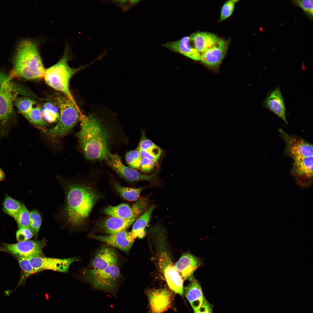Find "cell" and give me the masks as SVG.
<instances>
[{
  "mask_svg": "<svg viewBox=\"0 0 313 313\" xmlns=\"http://www.w3.org/2000/svg\"><path fill=\"white\" fill-rule=\"evenodd\" d=\"M111 118L95 113L81 116L80 128L77 136L88 160L106 161L114 147L127 143L122 128Z\"/></svg>",
  "mask_w": 313,
  "mask_h": 313,
  "instance_id": "cell-1",
  "label": "cell"
},
{
  "mask_svg": "<svg viewBox=\"0 0 313 313\" xmlns=\"http://www.w3.org/2000/svg\"><path fill=\"white\" fill-rule=\"evenodd\" d=\"M66 190V221L72 227L79 226L88 218L100 195L90 187L75 182L67 184Z\"/></svg>",
  "mask_w": 313,
  "mask_h": 313,
  "instance_id": "cell-2",
  "label": "cell"
},
{
  "mask_svg": "<svg viewBox=\"0 0 313 313\" xmlns=\"http://www.w3.org/2000/svg\"><path fill=\"white\" fill-rule=\"evenodd\" d=\"M46 69L39 49L37 41L30 39L22 41L19 45L14 67L10 78L27 80L43 78Z\"/></svg>",
  "mask_w": 313,
  "mask_h": 313,
  "instance_id": "cell-3",
  "label": "cell"
},
{
  "mask_svg": "<svg viewBox=\"0 0 313 313\" xmlns=\"http://www.w3.org/2000/svg\"><path fill=\"white\" fill-rule=\"evenodd\" d=\"M19 93L37 98L26 89L17 87L9 76L0 72V138L8 136L11 127L14 124L13 104Z\"/></svg>",
  "mask_w": 313,
  "mask_h": 313,
  "instance_id": "cell-4",
  "label": "cell"
},
{
  "mask_svg": "<svg viewBox=\"0 0 313 313\" xmlns=\"http://www.w3.org/2000/svg\"><path fill=\"white\" fill-rule=\"evenodd\" d=\"M70 56L69 49L67 47L60 60L55 64L46 69L43 78L48 85L63 93L71 101L77 109L80 110L70 90V81L77 72L95 61L82 67L73 68L70 67L68 63Z\"/></svg>",
  "mask_w": 313,
  "mask_h": 313,
  "instance_id": "cell-5",
  "label": "cell"
},
{
  "mask_svg": "<svg viewBox=\"0 0 313 313\" xmlns=\"http://www.w3.org/2000/svg\"><path fill=\"white\" fill-rule=\"evenodd\" d=\"M56 103L60 113L58 123L53 127L43 130L48 136L53 139L64 136L69 132L83 114L64 95L58 97Z\"/></svg>",
  "mask_w": 313,
  "mask_h": 313,
  "instance_id": "cell-6",
  "label": "cell"
},
{
  "mask_svg": "<svg viewBox=\"0 0 313 313\" xmlns=\"http://www.w3.org/2000/svg\"><path fill=\"white\" fill-rule=\"evenodd\" d=\"M84 277L95 288L114 294L119 286L121 274L117 265L102 269H92L85 272Z\"/></svg>",
  "mask_w": 313,
  "mask_h": 313,
  "instance_id": "cell-7",
  "label": "cell"
},
{
  "mask_svg": "<svg viewBox=\"0 0 313 313\" xmlns=\"http://www.w3.org/2000/svg\"><path fill=\"white\" fill-rule=\"evenodd\" d=\"M157 252V263L169 288L174 292L183 296V282L175 269L169 254L163 246L162 241H159Z\"/></svg>",
  "mask_w": 313,
  "mask_h": 313,
  "instance_id": "cell-8",
  "label": "cell"
},
{
  "mask_svg": "<svg viewBox=\"0 0 313 313\" xmlns=\"http://www.w3.org/2000/svg\"><path fill=\"white\" fill-rule=\"evenodd\" d=\"M109 165L120 176L130 181L146 180L151 183L157 181L158 169L153 174L145 175L125 165L121 157L117 153H112L106 161Z\"/></svg>",
  "mask_w": 313,
  "mask_h": 313,
  "instance_id": "cell-9",
  "label": "cell"
},
{
  "mask_svg": "<svg viewBox=\"0 0 313 313\" xmlns=\"http://www.w3.org/2000/svg\"><path fill=\"white\" fill-rule=\"evenodd\" d=\"M28 259L36 273L45 270L67 272L71 264L78 260L76 257L59 259L40 256Z\"/></svg>",
  "mask_w": 313,
  "mask_h": 313,
  "instance_id": "cell-10",
  "label": "cell"
},
{
  "mask_svg": "<svg viewBox=\"0 0 313 313\" xmlns=\"http://www.w3.org/2000/svg\"><path fill=\"white\" fill-rule=\"evenodd\" d=\"M279 131L285 142V153L293 160L313 155L312 144L303 139L290 135L281 129Z\"/></svg>",
  "mask_w": 313,
  "mask_h": 313,
  "instance_id": "cell-11",
  "label": "cell"
},
{
  "mask_svg": "<svg viewBox=\"0 0 313 313\" xmlns=\"http://www.w3.org/2000/svg\"><path fill=\"white\" fill-rule=\"evenodd\" d=\"M46 245L44 239L39 241L27 240L4 245L8 251L19 257L30 258L43 256L42 249Z\"/></svg>",
  "mask_w": 313,
  "mask_h": 313,
  "instance_id": "cell-12",
  "label": "cell"
},
{
  "mask_svg": "<svg viewBox=\"0 0 313 313\" xmlns=\"http://www.w3.org/2000/svg\"><path fill=\"white\" fill-rule=\"evenodd\" d=\"M147 294L151 313H163L170 306L172 296L167 288L150 290Z\"/></svg>",
  "mask_w": 313,
  "mask_h": 313,
  "instance_id": "cell-13",
  "label": "cell"
},
{
  "mask_svg": "<svg viewBox=\"0 0 313 313\" xmlns=\"http://www.w3.org/2000/svg\"><path fill=\"white\" fill-rule=\"evenodd\" d=\"M91 238L105 243L128 254L136 239L130 232L123 231L107 235L91 234Z\"/></svg>",
  "mask_w": 313,
  "mask_h": 313,
  "instance_id": "cell-14",
  "label": "cell"
},
{
  "mask_svg": "<svg viewBox=\"0 0 313 313\" xmlns=\"http://www.w3.org/2000/svg\"><path fill=\"white\" fill-rule=\"evenodd\" d=\"M228 45V41L220 39L213 46L201 53V61L211 69L217 70L225 57Z\"/></svg>",
  "mask_w": 313,
  "mask_h": 313,
  "instance_id": "cell-15",
  "label": "cell"
},
{
  "mask_svg": "<svg viewBox=\"0 0 313 313\" xmlns=\"http://www.w3.org/2000/svg\"><path fill=\"white\" fill-rule=\"evenodd\" d=\"M294 160L292 172L297 181L304 185L310 183L313 176V155Z\"/></svg>",
  "mask_w": 313,
  "mask_h": 313,
  "instance_id": "cell-16",
  "label": "cell"
},
{
  "mask_svg": "<svg viewBox=\"0 0 313 313\" xmlns=\"http://www.w3.org/2000/svg\"><path fill=\"white\" fill-rule=\"evenodd\" d=\"M201 264L199 258L190 254L185 253L174 264V266L183 281H190L194 278V272Z\"/></svg>",
  "mask_w": 313,
  "mask_h": 313,
  "instance_id": "cell-17",
  "label": "cell"
},
{
  "mask_svg": "<svg viewBox=\"0 0 313 313\" xmlns=\"http://www.w3.org/2000/svg\"><path fill=\"white\" fill-rule=\"evenodd\" d=\"M263 105L287 123L284 100L279 87L268 93Z\"/></svg>",
  "mask_w": 313,
  "mask_h": 313,
  "instance_id": "cell-18",
  "label": "cell"
},
{
  "mask_svg": "<svg viewBox=\"0 0 313 313\" xmlns=\"http://www.w3.org/2000/svg\"><path fill=\"white\" fill-rule=\"evenodd\" d=\"M118 258L115 250L109 247L100 248L91 262L93 269H102L113 265H117Z\"/></svg>",
  "mask_w": 313,
  "mask_h": 313,
  "instance_id": "cell-19",
  "label": "cell"
},
{
  "mask_svg": "<svg viewBox=\"0 0 313 313\" xmlns=\"http://www.w3.org/2000/svg\"><path fill=\"white\" fill-rule=\"evenodd\" d=\"M191 39L185 37L175 41L168 42L164 46L171 50L185 55L195 60H201V54L190 44Z\"/></svg>",
  "mask_w": 313,
  "mask_h": 313,
  "instance_id": "cell-20",
  "label": "cell"
},
{
  "mask_svg": "<svg viewBox=\"0 0 313 313\" xmlns=\"http://www.w3.org/2000/svg\"><path fill=\"white\" fill-rule=\"evenodd\" d=\"M183 294L194 312L200 307L205 298L200 285L194 278L183 288Z\"/></svg>",
  "mask_w": 313,
  "mask_h": 313,
  "instance_id": "cell-21",
  "label": "cell"
},
{
  "mask_svg": "<svg viewBox=\"0 0 313 313\" xmlns=\"http://www.w3.org/2000/svg\"><path fill=\"white\" fill-rule=\"evenodd\" d=\"M190 37L194 48L201 54L213 46L220 39L214 34L205 32L195 33Z\"/></svg>",
  "mask_w": 313,
  "mask_h": 313,
  "instance_id": "cell-22",
  "label": "cell"
},
{
  "mask_svg": "<svg viewBox=\"0 0 313 313\" xmlns=\"http://www.w3.org/2000/svg\"><path fill=\"white\" fill-rule=\"evenodd\" d=\"M136 219L135 218L126 219L112 217L105 220L102 228L105 232L109 234H115L126 231Z\"/></svg>",
  "mask_w": 313,
  "mask_h": 313,
  "instance_id": "cell-23",
  "label": "cell"
},
{
  "mask_svg": "<svg viewBox=\"0 0 313 313\" xmlns=\"http://www.w3.org/2000/svg\"><path fill=\"white\" fill-rule=\"evenodd\" d=\"M106 214L112 217L128 219L137 218L132 208L127 204L122 203L116 206H110L104 210Z\"/></svg>",
  "mask_w": 313,
  "mask_h": 313,
  "instance_id": "cell-24",
  "label": "cell"
},
{
  "mask_svg": "<svg viewBox=\"0 0 313 313\" xmlns=\"http://www.w3.org/2000/svg\"><path fill=\"white\" fill-rule=\"evenodd\" d=\"M152 206L150 208L144 213L139 216L133 225L132 229L130 232L136 239L137 237L143 238L145 236V229L150 219L152 212L154 208Z\"/></svg>",
  "mask_w": 313,
  "mask_h": 313,
  "instance_id": "cell-25",
  "label": "cell"
},
{
  "mask_svg": "<svg viewBox=\"0 0 313 313\" xmlns=\"http://www.w3.org/2000/svg\"><path fill=\"white\" fill-rule=\"evenodd\" d=\"M42 118L47 123L57 122L59 118L60 113L56 103L50 101L44 103L41 107Z\"/></svg>",
  "mask_w": 313,
  "mask_h": 313,
  "instance_id": "cell-26",
  "label": "cell"
},
{
  "mask_svg": "<svg viewBox=\"0 0 313 313\" xmlns=\"http://www.w3.org/2000/svg\"><path fill=\"white\" fill-rule=\"evenodd\" d=\"M2 205L3 212L16 221L21 207L20 202L8 195H6Z\"/></svg>",
  "mask_w": 313,
  "mask_h": 313,
  "instance_id": "cell-27",
  "label": "cell"
},
{
  "mask_svg": "<svg viewBox=\"0 0 313 313\" xmlns=\"http://www.w3.org/2000/svg\"><path fill=\"white\" fill-rule=\"evenodd\" d=\"M137 149L145 150L153 156L159 159L162 150L145 136L144 131L142 130V135Z\"/></svg>",
  "mask_w": 313,
  "mask_h": 313,
  "instance_id": "cell-28",
  "label": "cell"
},
{
  "mask_svg": "<svg viewBox=\"0 0 313 313\" xmlns=\"http://www.w3.org/2000/svg\"><path fill=\"white\" fill-rule=\"evenodd\" d=\"M114 186L120 195L129 201L137 200L143 189L142 188H133L124 187L117 183L115 184Z\"/></svg>",
  "mask_w": 313,
  "mask_h": 313,
  "instance_id": "cell-29",
  "label": "cell"
},
{
  "mask_svg": "<svg viewBox=\"0 0 313 313\" xmlns=\"http://www.w3.org/2000/svg\"><path fill=\"white\" fill-rule=\"evenodd\" d=\"M30 122L34 125L42 127L48 124L43 119L41 112V106L37 105L33 108L24 115Z\"/></svg>",
  "mask_w": 313,
  "mask_h": 313,
  "instance_id": "cell-30",
  "label": "cell"
},
{
  "mask_svg": "<svg viewBox=\"0 0 313 313\" xmlns=\"http://www.w3.org/2000/svg\"><path fill=\"white\" fill-rule=\"evenodd\" d=\"M36 102L32 98L25 97L16 99L15 104L19 111L24 116L33 108Z\"/></svg>",
  "mask_w": 313,
  "mask_h": 313,
  "instance_id": "cell-31",
  "label": "cell"
},
{
  "mask_svg": "<svg viewBox=\"0 0 313 313\" xmlns=\"http://www.w3.org/2000/svg\"><path fill=\"white\" fill-rule=\"evenodd\" d=\"M141 158L137 149L128 151L125 154V160L129 167L136 170L140 168Z\"/></svg>",
  "mask_w": 313,
  "mask_h": 313,
  "instance_id": "cell-32",
  "label": "cell"
},
{
  "mask_svg": "<svg viewBox=\"0 0 313 313\" xmlns=\"http://www.w3.org/2000/svg\"><path fill=\"white\" fill-rule=\"evenodd\" d=\"M30 212L23 203H21V209L18 216L17 222L19 229L29 228Z\"/></svg>",
  "mask_w": 313,
  "mask_h": 313,
  "instance_id": "cell-33",
  "label": "cell"
},
{
  "mask_svg": "<svg viewBox=\"0 0 313 313\" xmlns=\"http://www.w3.org/2000/svg\"><path fill=\"white\" fill-rule=\"evenodd\" d=\"M30 227L36 235L38 234L42 223L41 217L39 213L35 210L30 212Z\"/></svg>",
  "mask_w": 313,
  "mask_h": 313,
  "instance_id": "cell-34",
  "label": "cell"
},
{
  "mask_svg": "<svg viewBox=\"0 0 313 313\" xmlns=\"http://www.w3.org/2000/svg\"><path fill=\"white\" fill-rule=\"evenodd\" d=\"M18 261L19 265L24 274L19 282V285L26 278L36 272L28 258L19 257Z\"/></svg>",
  "mask_w": 313,
  "mask_h": 313,
  "instance_id": "cell-35",
  "label": "cell"
},
{
  "mask_svg": "<svg viewBox=\"0 0 313 313\" xmlns=\"http://www.w3.org/2000/svg\"><path fill=\"white\" fill-rule=\"evenodd\" d=\"M239 1L230 0L227 1L221 9L220 21H223L230 17L232 14L235 4Z\"/></svg>",
  "mask_w": 313,
  "mask_h": 313,
  "instance_id": "cell-36",
  "label": "cell"
},
{
  "mask_svg": "<svg viewBox=\"0 0 313 313\" xmlns=\"http://www.w3.org/2000/svg\"><path fill=\"white\" fill-rule=\"evenodd\" d=\"M148 205L147 199L142 198L137 201L133 205L132 208L134 214L137 218L140 216L142 213H144L146 210Z\"/></svg>",
  "mask_w": 313,
  "mask_h": 313,
  "instance_id": "cell-37",
  "label": "cell"
},
{
  "mask_svg": "<svg viewBox=\"0 0 313 313\" xmlns=\"http://www.w3.org/2000/svg\"><path fill=\"white\" fill-rule=\"evenodd\" d=\"M294 2L300 7L311 18H313L312 0H296Z\"/></svg>",
  "mask_w": 313,
  "mask_h": 313,
  "instance_id": "cell-38",
  "label": "cell"
},
{
  "mask_svg": "<svg viewBox=\"0 0 313 313\" xmlns=\"http://www.w3.org/2000/svg\"><path fill=\"white\" fill-rule=\"evenodd\" d=\"M34 234L30 228H19L16 232V238L19 242L26 241L31 238L33 236Z\"/></svg>",
  "mask_w": 313,
  "mask_h": 313,
  "instance_id": "cell-39",
  "label": "cell"
},
{
  "mask_svg": "<svg viewBox=\"0 0 313 313\" xmlns=\"http://www.w3.org/2000/svg\"><path fill=\"white\" fill-rule=\"evenodd\" d=\"M156 163L152 161L142 158L141 162L140 169L144 172H150L154 168Z\"/></svg>",
  "mask_w": 313,
  "mask_h": 313,
  "instance_id": "cell-40",
  "label": "cell"
},
{
  "mask_svg": "<svg viewBox=\"0 0 313 313\" xmlns=\"http://www.w3.org/2000/svg\"><path fill=\"white\" fill-rule=\"evenodd\" d=\"M213 306L205 298L200 307L194 313H213Z\"/></svg>",
  "mask_w": 313,
  "mask_h": 313,
  "instance_id": "cell-41",
  "label": "cell"
},
{
  "mask_svg": "<svg viewBox=\"0 0 313 313\" xmlns=\"http://www.w3.org/2000/svg\"><path fill=\"white\" fill-rule=\"evenodd\" d=\"M112 1L114 4L121 7L123 11L128 10L132 7L128 0H114Z\"/></svg>",
  "mask_w": 313,
  "mask_h": 313,
  "instance_id": "cell-42",
  "label": "cell"
},
{
  "mask_svg": "<svg viewBox=\"0 0 313 313\" xmlns=\"http://www.w3.org/2000/svg\"><path fill=\"white\" fill-rule=\"evenodd\" d=\"M139 152L141 157L145 158L153 161L156 164V163L158 158L153 156L148 152L140 149H137Z\"/></svg>",
  "mask_w": 313,
  "mask_h": 313,
  "instance_id": "cell-43",
  "label": "cell"
},
{
  "mask_svg": "<svg viewBox=\"0 0 313 313\" xmlns=\"http://www.w3.org/2000/svg\"><path fill=\"white\" fill-rule=\"evenodd\" d=\"M5 178V174L3 170L0 168V181L4 180Z\"/></svg>",
  "mask_w": 313,
  "mask_h": 313,
  "instance_id": "cell-44",
  "label": "cell"
},
{
  "mask_svg": "<svg viewBox=\"0 0 313 313\" xmlns=\"http://www.w3.org/2000/svg\"><path fill=\"white\" fill-rule=\"evenodd\" d=\"M128 1L130 4L132 6L136 4L140 1L139 0H129Z\"/></svg>",
  "mask_w": 313,
  "mask_h": 313,
  "instance_id": "cell-45",
  "label": "cell"
}]
</instances>
